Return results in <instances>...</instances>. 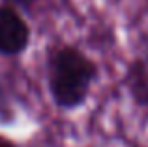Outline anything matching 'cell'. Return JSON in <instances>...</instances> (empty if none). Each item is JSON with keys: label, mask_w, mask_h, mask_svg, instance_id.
Here are the masks:
<instances>
[{"label": "cell", "mask_w": 148, "mask_h": 147, "mask_svg": "<svg viewBox=\"0 0 148 147\" xmlns=\"http://www.w3.org/2000/svg\"><path fill=\"white\" fill-rule=\"evenodd\" d=\"M47 89L60 110H77L86 102L92 83L98 79V66L75 47H58L47 59Z\"/></svg>", "instance_id": "obj_1"}, {"label": "cell", "mask_w": 148, "mask_h": 147, "mask_svg": "<svg viewBox=\"0 0 148 147\" xmlns=\"http://www.w3.org/2000/svg\"><path fill=\"white\" fill-rule=\"evenodd\" d=\"M8 4H11V6H19V8H28L30 4L34 2V0H6Z\"/></svg>", "instance_id": "obj_4"}, {"label": "cell", "mask_w": 148, "mask_h": 147, "mask_svg": "<svg viewBox=\"0 0 148 147\" xmlns=\"http://www.w3.org/2000/svg\"><path fill=\"white\" fill-rule=\"evenodd\" d=\"M146 55H148V40H146Z\"/></svg>", "instance_id": "obj_6"}, {"label": "cell", "mask_w": 148, "mask_h": 147, "mask_svg": "<svg viewBox=\"0 0 148 147\" xmlns=\"http://www.w3.org/2000/svg\"><path fill=\"white\" fill-rule=\"evenodd\" d=\"M0 147H15V145H13V144H10L8 140H2V138H0Z\"/></svg>", "instance_id": "obj_5"}, {"label": "cell", "mask_w": 148, "mask_h": 147, "mask_svg": "<svg viewBox=\"0 0 148 147\" xmlns=\"http://www.w3.org/2000/svg\"><path fill=\"white\" fill-rule=\"evenodd\" d=\"M13 121H15V107L11 104V98L6 92V89L0 85V126L10 125Z\"/></svg>", "instance_id": "obj_3"}, {"label": "cell", "mask_w": 148, "mask_h": 147, "mask_svg": "<svg viewBox=\"0 0 148 147\" xmlns=\"http://www.w3.org/2000/svg\"><path fill=\"white\" fill-rule=\"evenodd\" d=\"M30 30L23 17L8 6H0V55L13 57L26 49Z\"/></svg>", "instance_id": "obj_2"}]
</instances>
